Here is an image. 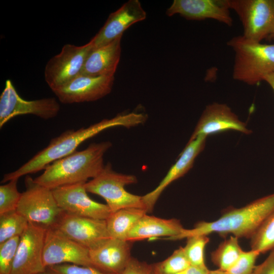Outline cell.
Wrapping results in <instances>:
<instances>
[{"label": "cell", "instance_id": "7", "mask_svg": "<svg viewBox=\"0 0 274 274\" xmlns=\"http://www.w3.org/2000/svg\"><path fill=\"white\" fill-rule=\"evenodd\" d=\"M242 22L244 38L261 43L274 32V0H228Z\"/></svg>", "mask_w": 274, "mask_h": 274}, {"label": "cell", "instance_id": "6", "mask_svg": "<svg viewBox=\"0 0 274 274\" xmlns=\"http://www.w3.org/2000/svg\"><path fill=\"white\" fill-rule=\"evenodd\" d=\"M25 185L16 211L29 223L46 229L55 228L64 212L58 206L52 190L36 183L28 175L25 177Z\"/></svg>", "mask_w": 274, "mask_h": 274}, {"label": "cell", "instance_id": "16", "mask_svg": "<svg viewBox=\"0 0 274 274\" xmlns=\"http://www.w3.org/2000/svg\"><path fill=\"white\" fill-rule=\"evenodd\" d=\"M229 130L245 134L252 133L246 123L241 121L229 107L224 104L214 102L206 107L189 140L199 135L207 137Z\"/></svg>", "mask_w": 274, "mask_h": 274}, {"label": "cell", "instance_id": "26", "mask_svg": "<svg viewBox=\"0 0 274 274\" xmlns=\"http://www.w3.org/2000/svg\"><path fill=\"white\" fill-rule=\"evenodd\" d=\"M190 266L182 247L176 250L164 260L152 264L153 274H175Z\"/></svg>", "mask_w": 274, "mask_h": 274}, {"label": "cell", "instance_id": "8", "mask_svg": "<svg viewBox=\"0 0 274 274\" xmlns=\"http://www.w3.org/2000/svg\"><path fill=\"white\" fill-rule=\"evenodd\" d=\"M93 50L90 41L82 46L64 45L50 58L44 70L45 80L52 90L65 84L81 74L86 58Z\"/></svg>", "mask_w": 274, "mask_h": 274}, {"label": "cell", "instance_id": "35", "mask_svg": "<svg viewBox=\"0 0 274 274\" xmlns=\"http://www.w3.org/2000/svg\"><path fill=\"white\" fill-rule=\"evenodd\" d=\"M263 81L267 82L274 91V71L266 75Z\"/></svg>", "mask_w": 274, "mask_h": 274}, {"label": "cell", "instance_id": "23", "mask_svg": "<svg viewBox=\"0 0 274 274\" xmlns=\"http://www.w3.org/2000/svg\"><path fill=\"white\" fill-rule=\"evenodd\" d=\"M243 251L238 238L231 235L211 253V258L219 269L227 271L235 263Z\"/></svg>", "mask_w": 274, "mask_h": 274}, {"label": "cell", "instance_id": "15", "mask_svg": "<svg viewBox=\"0 0 274 274\" xmlns=\"http://www.w3.org/2000/svg\"><path fill=\"white\" fill-rule=\"evenodd\" d=\"M147 14L138 0H129L109 16L103 26L90 40L93 49L121 38L133 24L145 20Z\"/></svg>", "mask_w": 274, "mask_h": 274}, {"label": "cell", "instance_id": "32", "mask_svg": "<svg viewBox=\"0 0 274 274\" xmlns=\"http://www.w3.org/2000/svg\"><path fill=\"white\" fill-rule=\"evenodd\" d=\"M122 274H153L152 264L132 257Z\"/></svg>", "mask_w": 274, "mask_h": 274}, {"label": "cell", "instance_id": "28", "mask_svg": "<svg viewBox=\"0 0 274 274\" xmlns=\"http://www.w3.org/2000/svg\"><path fill=\"white\" fill-rule=\"evenodd\" d=\"M18 179H14L0 186V215L16 211L22 193L17 189Z\"/></svg>", "mask_w": 274, "mask_h": 274}, {"label": "cell", "instance_id": "13", "mask_svg": "<svg viewBox=\"0 0 274 274\" xmlns=\"http://www.w3.org/2000/svg\"><path fill=\"white\" fill-rule=\"evenodd\" d=\"M55 228L89 250L111 237L106 220L79 217L64 212Z\"/></svg>", "mask_w": 274, "mask_h": 274}, {"label": "cell", "instance_id": "2", "mask_svg": "<svg viewBox=\"0 0 274 274\" xmlns=\"http://www.w3.org/2000/svg\"><path fill=\"white\" fill-rule=\"evenodd\" d=\"M274 211V193L239 208H230L217 220L201 221L192 229H184L168 240H179L196 235L213 233L222 236L231 234L237 238H250L264 220Z\"/></svg>", "mask_w": 274, "mask_h": 274}, {"label": "cell", "instance_id": "12", "mask_svg": "<svg viewBox=\"0 0 274 274\" xmlns=\"http://www.w3.org/2000/svg\"><path fill=\"white\" fill-rule=\"evenodd\" d=\"M86 183L62 186L52 190L60 208L71 215L107 220L112 212L107 204L91 199L85 187Z\"/></svg>", "mask_w": 274, "mask_h": 274}, {"label": "cell", "instance_id": "24", "mask_svg": "<svg viewBox=\"0 0 274 274\" xmlns=\"http://www.w3.org/2000/svg\"><path fill=\"white\" fill-rule=\"evenodd\" d=\"M29 222L16 210L0 215V244L15 236H21Z\"/></svg>", "mask_w": 274, "mask_h": 274}, {"label": "cell", "instance_id": "37", "mask_svg": "<svg viewBox=\"0 0 274 274\" xmlns=\"http://www.w3.org/2000/svg\"><path fill=\"white\" fill-rule=\"evenodd\" d=\"M269 39L274 40V32L269 37Z\"/></svg>", "mask_w": 274, "mask_h": 274}, {"label": "cell", "instance_id": "18", "mask_svg": "<svg viewBox=\"0 0 274 274\" xmlns=\"http://www.w3.org/2000/svg\"><path fill=\"white\" fill-rule=\"evenodd\" d=\"M207 137L199 135L189 140L179 158L172 166L158 185L142 196L147 213H151L164 190L173 182L183 177L193 166L197 156L204 149Z\"/></svg>", "mask_w": 274, "mask_h": 274}, {"label": "cell", "instance_id": "27", "mask_svg": "<svg viewBox=\"0 0 274 274\" xmlns=\"http://www.w3.org/2000/svg\"><path fill=\"white\" fill-rule=\"evenodd\" d=\"M184 250L191 266H207L204 261V249L210 241L207 235H196L187 237Z\"/></svg>", "mask_w": 274, "mask_h": 274}, {"label": "cell", "instance_id": "5", "mask_svg": "<svg viewBox=\"0 0 274 274\" xmlns=\"http://www.w3.org/2000/svg\"><path fill=\"white\" fill-rule=\"evenodd\" d=\"M136 182L135 176L117 173L108 163L97 177L85 184V187L87 192L102 197L112 213L130 208L146 210L142 196L130 193L125 189L126 186Z\"/></svg>", "mask_w": 274, "mask_h": 274}, {"label": "cell", "instance_id": "3", "mask_svg": "<svg viewBox=\"0 0 274 274\" xmlns=\"http://www.w3.org/2000/svg\"><path fill=\"white\" fill-rule=\"evenodd\" d=\"M109 141L92 143L47 165L36 183L51 190L81 183L97 177L103 170L104 156L111 147Z\"/></svg>", "mask_w": 274, "mask_h": 274}, {"label": "cell", "instance_id": "4", "mask_svg": "<svg viewBox=\"0 0 274 274\" xmlns=\"http://www.w3.org/2000/svg\"><path fill=\"white\" fill-rule=\"evenodd\" d=\"M227 44L234 52V80L255 85L274 71V44H264L239 36L231 39Z\"/></svg>", "mask_w": 274, "mask_h": 274}, {"label": "cell", "instance_id": "9", "mask_svg": "<svg viewBox=\"0 0 274 274\" xmlns=\"http://www.w3.org/2000/svg\"><path fill=\"white\" fill-rule=\"evenodd\" d=\"M60 106L54 97L27 100L21 98L10 80L0 96V128L17 116L31 114L45 120L55 117Z\"/></svg>", "mask_w": 274, "mask_h": 274}, {"label": "cell", "instance_id": "11", "mask_svg": "<svg viewBox=\"0 0 274 274\" xmlns=\"http://www.w3.org/2000/svg\"><path fill=\"white\" fill-rule=\"evenodd\" d=\"M46 230L29 222L20 236L11 274H38L46 271L43 261Z\"/></svg>", "mask_w": 274, "mask_h": 274}, {"label": "cell", "instance_id": "34", "mask_svg": "<svg viewBox=\"0 0 274 274\" xmlns=\"http://www.w3.org/2000/svg\"><path fill=\"white\" fill-rule=\"evenodd\" d=\"M209 271L207 266L197 267L190 266L186 269L175 274H208Z\"/></svg>", "mask_w": 274, "mask_h": 274}, {"label": "cell", "instance_id": "10", "mask_svg": "<svg viewBox=\"0 0 274 274\" xmlns=\"http://www.w3.org/2000/svg\"><path fill=\"white\" fill-rule=\"evenodd\" d=\"M43 261L46 268L63 263L95 267L91 260L89 249L55 228L46 230Z\"/></svg>", "mask_w": 274, "mask_h": 274}, {"label": "cell", "instance_id": "14", "mask_svg": "<svg viewBox=\"0 0 274 274\" xmlns=\"http://www.w3.org/2000/svg\"><path fill=\"white\" fill-rule=\"evenodd\" d=\"M114 81V76L92 77L80 74L52 91L64 104L93 101L109 94Z\"/></svg>", "mask_w": 274, "mask_h": 274}, {"label": "cell", "instance_id": "33", "mask_svg": "<svg viewBox=\"0 0 274 274\" xmlns=\"http://www.w3.org/2000/svg\"><path fill=\"white\" fill-rule=\"evenodd\" d=\"M253 274H274V249L262 263L255 266Z\"/></svg>", "mask_w": 274, "mask_h": 274}, {"label": "cell", "instance_id": "38", "mask_svg": "<svg viewBox=\"0 0 274 274\" xmlns=\"http://www.w3.org/2000/svg\"><path fill=\"white\" fill-rule=\"evenodd\" d=\"M38 274H48L46 271L43 273H38Z\"/></svg>", "mask_w": 274, "mask_h": 274}, {"label": "cell", "instance_id": "36", "mask_svg": "<svg viewBox=\"0 0 274 274\" xmlns=\"http://www.w3.org/2000/svg\"><path fill=\"white\" fill-rule=\"evenodd\" d=\"M208 274H228L226 271L221 270L219 269L214 270H210Z\"/></svg>", "mask_w": 274, "mask_h": 274}, {"label": "cell", "instance_id": "30", "mask_svg": "<svg viewBox=\"0 0 274 274\" xmlns=\"http://www.w3.org/2000/svg\"><path fill=\"white\" fill-rule=\"evenodd\" d=\"M260 254L253 250L243 251L235 263L226 272L228 274H253L256 261Z\"/></svg>", "mask_w": 274, "mask_h": 274}, {"label": "cell", "instance_id": "21", "mask_svg": "<svg viewBox=\"0 0 274 274\" xmlns=\"http://www.w3.org/2000/svg\"><path fill=\"white\" fill-rule=\"evenodd\" d=\"M185 228L177 219H162L145 214L130 231L127 241L132 242L146 238L177 236Z\"/></svg>", "mask_w": 274, "mask_h": 274}, {"label": "cell", "instance_id": "25", "mask_svg": "<svg viewBox=\"0 0 274 274\" xmlns=\"http://www.w3.org/2000/svg\"><path fill=\"white\" fill-rule=\"evenodd\" d=\"M250 239L251 250L260 254L274 249V211L264 220Z\"/></svg>", "mask_w": 274, "mask_h": 274}, {"label": "cell", "instance_id": "29", "mask_svg": "<svg viewBox=\"0 0 274 274\" xmlns=\"http://www.w3.org/2000/svg\"><path fill=\"white\" fill-rule=\"evenodd\" d=\"M20 236H15L0 244V274H11Z\"/></svg>", "mask_w": 274, "mask_h": 274}, {"label": "cell", "instance_id": "22", "mask_svg": "<svg viewBox=\"0 0 274 274\" xmlns=\"http://www.w3.org/2000/svg\"><path fill=\"white\" fill-rule=\"evenodd\" d=\"M147 213L145 209L134 208H124L112 213L106 220L110 237L127 241L130 231Z\"/></svg>", "mask_w": 274, "mask_h": 274}, {"label": "cell", "instance_id": "17", "mask_svg": "<svg viewBox=\"0 0 274 274\" xmlns=\"http://www.w3.org/2000/svg\"><path fill=\"white\" fill-rule=\"evenodd\" d=\"M228 0H174L166 14H179L188 20L212 19L231 26Z\"/></svg>", "mask_w": 274, "mask_h": 274}, {"label": "cell", "instance_id": "31", "mask_svg": "<svg viewBox=\"0 0 274 274\" xmlns=\"http://www.w3.org/2000/svg\"><path fill=\"white\" fill-rule=\"evenodd\" d=\"M48 274H111L95 267L63 263L47 267Z\"/></svg>", "mask_w": 274, "mask_h": 274}, {"label": "cell", "instance_id": "20", "mask_svg": "<svg viewBox=\"0 0 274 274\" xmlns=\"http://www.w3.org/2000/svg\"><path fill=\"white\" fill-rule=\"evenodd\" d=\"M121 38L93 49L80 74L92 77L114 76L121 57Z\"/></svg>", "mask_w": 274, "mask_h": 274}, {"label": "cell", "instance_id": "1", "mask_svg": "<svg viewBox=\"0 0 274 274\" xmlns=\"http://www.w3.org/2000/svg\"><path fill=\"white\" fill-rule=\"evenodd\" d=\"M147 116L144 113L131 112L119 114L111 119H106L77 130H66L59 136L52 139L48 145L25 163L15 171L5 174L2 183H6L14 179H19L44 169L54 161L67 156L76 151L78 147L86 140L101 131L115 126L131 127L143 124Z\"/></svg>", "mask_w": 274, "mask_h": 274}, {"label": "cell", "instance_id": "19", "mask_svg": "<svg viewBox=\"0 0 274 274\" xmlns=\"http://www.w3.org/2000/svg\"><path fill=\"white\" fill-rule=\"evenodd\" d=\"M131 242L110 237L89 250L94 266L111 274H122L131 260Z\"/></svg>", "mask_w": 274, "mask_h": 274}]
</instances>
